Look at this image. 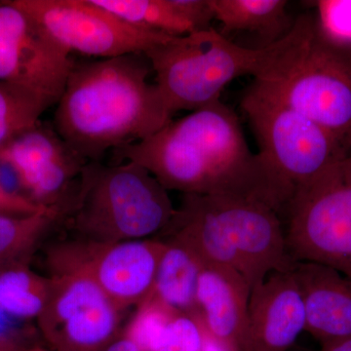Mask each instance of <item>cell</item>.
Masks as SVG:
<instances>
[{
	"label": "cell",
	"mask_w": 351,
	"mask_h": 351,
	"mask_svg": "<svg viewBox=\"0 0 351 351\" xmlns=\"http://www.w3.org/2000/svg\"><path fill=\"white\" fill-rule=\"evenodd\" d=\"M112 154L143 166L167 191L247 196L277 211L260 154L250 151L239 117L219 99Z\"/></svg>",
	"instance_id": "6da1fadb"
},
{
	"label": "cell",
	"mask_w": 351,
	"mask_h": 351,
	"mask_svg": "<svg viewBox=\"0 0 351 351\" xmlns=\"http://www.w3.org/2000/svg\"><path fill=\"white\" fill-rule=\"evenodd\" d=\"M152 71L143 53L75 61L53 128L86 162L151 137L172 120Z\"/></svg>",
	"instance_id": "7a4b0ae2"
},
{
	"label": "cell",
	"mask_w": 351,
	"mask_h": 351,
	"mask_svg": "<svg viewBox=\"0 0 351 351\" xmlns=\"http://www.w3.org/2000/svg\"><path fill=\"white\" fill-rule=\"evenodd\" d=\"M165 232L182 240L204 263L239 272L251 290L294 262L282 217L263 201L235 195H184Z\"/></svg>",
	"instance_id": "3957f363"
},
{
	"label": "cell",
	"mask_w": 351,
	"mask_h": 351,
	"mask_svg": "<svg viewBox=\"0 0 351 351\" xmlns=\"http://www.w3.org/2000/svg\"><path fill=\"white\" fill-rule=\"evenodd\" d=\"M252 86L313 119L351 152V48L325 38L316 18L295 21L269 71Z\"/></svg>",
	"instance_id": "277c9868"
},
{
	"label": "cell",
	"mask_w": 351,
	"mask_h": 351,
	"mask_svg": "<svg viewBox=\"0 0 351 351\" xmlns=\"http://www.w3.org/2000/svg\"><path fill=\"white\" fill-rule=\"evenodd\" d=\"M167 191L137 163L90 161L62 219L89 241L145 239L165 232L174 219Z\"/></svg>",
	"instance_id": "5b68a950"
},
{
	"label": "cell",
	"mask_w": 351,
	"mask_h": 351,
	"mask_svg": "<svg viewBox=\"0 0 351 351\" xmlns=\"http://www.w3.org/2000/svg\"><path fill=\"white\" fill-rule=\"evenodd\" d=\"M278 40L261 48L232 43L213 27L173 38L145 53L156 73V86L171 117L199 110L219 100L239 76L260 80L269 71Z\"/></svg>",
	"instance_id": "8992f818"
},
{
	"label": "cell",
	"mask_w": 351,
	"mask_h": 351,
	"mask_svg": "<svg viewBox=\"0 0 351 351\" xmlns=\"http://www.w3.org/2000/svg\"><path fill=\"white\" fill-rule=\"evenodd\" d=\"M241 108L257 138L281 217L300 186L350 152L313 119L253 86L244 95Z\"/></svg>",
	"instance_id": "52a82bcc"
},
{
	"label": "cell",
	"mask_w": 351,
	"mask_h": 351,
	"mask_svg": "<svg viewBox=\"0 0 351 351\" xmlns=\"http://www.w3.org/2000/svg\"><path fill=\"white\" fill-rule=\"evenodd\" d=\"M282 219L293 262L319 263L351 278V152L300 186Z\"/></svg>",
	"instance_id": "ba28073f"
},
{
	"label": "cell",
	"mask_w": 351,
	"mask_h": 351,
	"mask_svg": "<svg viewBox=\"0 0 351 351\" xmlns=\"http://www.w3.org/2000/svg\"><path fill=\"white\" fill-rule=\"evenodd\" d=\"M69 55L105 59L147 53L172 36L141 31L93 0H11Z\"/></svg>",
	"instance_id": "9c48e42d"
},
{
	"label": "cell",
	"mask_w": 351,
	"mask_h": 351,
	"mask_svg": "<svg viewBox=\"0 0 351 351\" xmlns=\"http://www.w3.org/2000/svg\"><path fill=\"white\" fill-rule=\"evenodd\" d=\"M49 302L38 318L51 351H100L117 337L119 307L82 270L54 269Z\"/></svg>",
	"instance_id": "30bf717a"
},
{
	"label": "cell",
	"mask_w": 351,
	"mask_h": 351,
	"mask_svg": "<svg viewBox=\"0 0 351 351\" xmlns=\"http://www.w3.org/2000/svg\"><path fill=\"white\" fill-rule=\"evenodd\" d=\"M165 248L159 240H126L69 245L53 256V269L82 270L120 311L149 299Z\"/></svg>",
	"instance_id": "8fae6325"
},
{
	"label": "cell",
	"mask_w": 351,
	"mask_h": 351,
	"mask_svg": "<svg viewBox=\"0 0 351 351\" xmlns=\"http://www.w3.org/2000/svg\"><path fill=\"white\" fill-rule=\"evenodd\" d=\"M75 60L11 0L0 1V82L57 105Z\"/></svg>",
	"instance_id": "7c38bea8"
},
{
	"label": "cell",
	"mask_w": 351,
	"mask_h": 351,
	"mask_svg": "<svg viewBox=\"0 0 351 351\" xmlns=\"http://www.w3.org/2000/svg\"><path fill=\"white\" fill-rule=\"evenodd\" d=\"M0 159L13 171L25 198L62 213L75 197L88 163L54 128L41 123L18 136L0 152Z\"/></svg>",
	"instance_id": "4fadbf2b"
},
{
	"label": "cell",
	"mask_w": 351,
	"mask_h": 351,
	"mask_svg": "<svg viewBox=\"0 0 351 351\" xmlns=\"http://www.w3.org/2000/svg\"><path fill=\"white\" fill-rule=\"evenodd\" d=\"M306 328L304 300L291 269L271 272L252 289L245 351H289Z\"/></svg>",
	"instance_id": "5bb4252c"
},
{
	"label": "cell",
	"mask_w": 351,
	"mask_h": 351,
	"mask_svg": "<svg viewBox=\"0 0 351 351\" xmlns=\"http://www.w3.org/2000/svg\"><path fill=\"white\" fill-rule=\"evenodd\" d=\"M251 291L239 272L203 263L195 314L207 334L233 351L246 350Z\"/></svg>",
	"instance_id": "9a60e30c"
},
{
	"label": "cell",
	"mask_w": 351,
	"mask_h": 351,
	"mask_svg": "<svg viewBox=\"0 0 351 351\" xmlns=\"http://www.w3.org/2000/svg\"><path fill=\"white\" fill-rule=\"evenodd\" d=\"M291 270L304 300L306 332L320 343L351 336V278L315 263L295 262Z\"/></svg>",
	"instance_id": "2e32d148"
},
{
	"label": "cell",
	"mask_w": 351,
	"mask_h": 351,
	"mask_svg": "<svg viewBox=\"0 0 351 351\" xmlns=\"http://www.w3.org/2000/svg\"><path fill=\"white\" fill-rule=\"evenodd\" d=\"M157 267L149 299L156 300L178 313H196V292L203 262L182 240L171 237Z\"/></svg>",
	"instance_id": "e0dca14e"
},
{
	"label": "cell",
	"mask_w": 351,
	"mask_h": 351,
	"mask_svg": "<svg viewBox=\"0 0 351 351\" xmlns=\"http://www.w3.org/2000/svg\"><path fill=\"white\" fill-rule=\"evenodd\" d=\"M223 34L247 32L267 38L269 44L285 36L289 25L286 0H209Z\"/></svg>",
	"instance_id": "ac0fdd59"
},
{
	"label": "cell",
	"mask_w": 351,
	"mask_h": 351,
	"mask_svg": "<svg viewBox=\"0 0 351 351\" xmlns=\"http://www.w3.org/2000/svg\"><path fill=\"white\" fill-rule=\"evenodd\" d=\"M52 279L38 276L27 261L0 269V308L14 319H36L49 302Z\"/></svg>",
	"instance_id": "d6986e66"
},
{
	"label": "cell",
	"mask_w": 351,
	"mask_h": 351,
	"mask_svg": "<svg viewBox=\"0 0 351 351\" xmlns=\"http://www.w3.org/2000/svg\"><path fill=\"white\" fill-rule=\"evenodd\" d=\"M124 22L152 34L179 38L195 32V27L182 15L171 0H93Z\"/></svg>",
	"instance_id": "ffe728a7"
},
{
	"label": "cell",
	"mask_w": 351,
	"mask_h": 351,
	"mask_svg": "<svg viewBox=\"0 0 351 351\" xmlns=\"http://www.w3.org/2000/svg\"><path fill=\"white\" fill-rule=\"evenodd\" d=\"M62 216L55 208L32 214H0V269L27 261L38 240Z\"/></svg>",
	"instance_id": "44dd1931"
},
{
	"label": "cell",
	"mask_w": 351,
	"mask_h": 351,
	"mask_svg": "<svg viewBox=\"0 0 351 351\" xmlns=\"http://www.w3.org/2000/svg\"><path fill=\"white\" fill-rule=\"evenodd\" d=\"M51 108L38 95L0 82V152L18 136L40 123V117Z\"/></svg>",
	"instance_id": "7402d4cb"
},
{
	"label": "cell",
	"mask_w": 351,
	"mask_h": 351,
	"mask_svg": "<svg viewBox=\"0 0 351 351\" xmlns=\"http://www.w3.org/2000/svg\"><path fill=\"white\" fill-rule=\"evenodd\" d=\"M177 313L156 300L147 299L138 306L124 335L142 351H158L171 320Z\"/></svg>",
	"instance_id": "603a6c76"
},
{
	"label": "cell",
	"mask_w": 351,
	"mask_h": 351,
	"mask_svg": "<svg viewBox=\"0 0 351 351\" xmlns=\"http://www.w3.org/2000/svg\"><path fill=\"white\" fill-rule=\"evenodd\" d=\"M317 7L318 29L330 43L351 48V0H321Z\"/></svg>",
	"instance_id": "cb8c5ba5"
},
{
	"label": "cell",
	"mask_w": 351,
	"mask_h": 351,
	"mask_svg": "<svg viewBox=\"0 0 351 351\" xmlns=\"http://www.w3.org/2000/svg\"><path fill=\"white\" fill-rule=\"evenodd\" d=\"M204 330L196 314L177 313L171 320L158 351H201Z\"/></svg>",
	"instance_id": "d4e9b609"
},
{
	"label": "cell",
	"mask_w": 351,
	"mask_h": 351,
	"mask_svg": "<svg viewBox=\"0 0 351 351\" xmlns=\"http://www.w3.org/2000/svg\"><path fill=\"white\" fill-rule=\"evenodd\" d=\"M25 322L14 319L0 308V351H18L29 346Z\"/></svg>",
	"instance_id": "484cf974"
},
{
	"label": "cell",
	"mask_w": 351,
	"mask_h": 351,
	"mask_svg": "<svg viewBox=\"0 0 351 351\" xmlns=\"http://www.w3.org/2000/svg\"><path fill=\"white\" fill-rule=\"evenodd\" d=\"M175 8L189 20L196 32L211 29L215 19L209 0H171Z\"/></svg>",
	"instance_id": "4316f807"
},
{
	"label": "cell",
	"mask_w": 351,
	"mask_h": 351,
	"mask_svg": "<svg viewBox=\"0 0 351 351\" xmlns=\"http://www.w3.org/2000/svg\"><path fill=\"white\" fill-rule=\"evenodd\" d=\"M43 209L27 198L7 191L0 182V214H32Z\"/></svg>",
	"instance_id": "83f0119b"
},
{
	"label": "cell",
	"mask_w": 351,
	"mask_h": 351,
	"mask_svg": "<svg viewBox=\"0 0 351 351\" xmlns=\"http://www.w3.org/2000/svg\"><path fill=\"white\" fill-rule=\"evenodd\" d=\"M100 351H142L132 339L127 338L125 335L121 337H115L112 341L108 343Z\"/></svg>",
	"instance_id": "f1b7e54d"
},
{
	"label": "cell",
	"mask_w": 351,
	"mask_h": 351,
	"mask_svg": "<svg viewBox=\"0 0 351 351\" xmlns=\"http://www.w3.org/2000/svg\"><path fill=\"white\" fill-rule=\"evenodd\" d=\"M320 351H351V336L323 341Z\"/></svg>",
	"instance_id": "f546056e"
},
{
	"label": "cell",
	"mask_w": 351,
	"mask_h": 351,
	"mask_svg": "<svg viewBox=\"0 0 351 351\" xmlns=\"http://www.w3.org/2000/svg\"><path fill=\"white\" fill-rule=\"evenodd\" d=\"M204 330V329H203ZM201 351H233L232 348H228L223 343H219L213 337L207 334L204 330V341H203L202 348Z\"/></svg>",
	"instance_id": "4dcf8cb0"
},
{
	"label": "cell",
	"mask_w": 351,
	"mask_h": 351,
	"mask_svg": "<svg viewBox=\"0 0 351 351\" xmlns=\"http://www.w3.org/2000/svg\"><path fill=\"white\" fill-rule=\"evenodd\" d=\"M18 351H49L45 350V348H41V346L29 345L25 346V348H21L20 350Z\"/></svg>",
	"instance_id": "1f68e13d"
},
{
	"label": "cell",
	"mask_w": 351,
	"mask_h": 351,
	"mask_svg": "<svg viewBox=\"0 0 351 351\" xmlns=\"http://www.w3.org/2000/svg\"><path fill=\"white\" fill-rule=\"evenodd\" d=\"M289 351H306V350H304V348H297V346H293L292 348H291L290 350Z\"/></svg>",
	"instance_id": "d6a6232c"
}]
</instances>
